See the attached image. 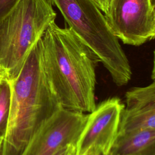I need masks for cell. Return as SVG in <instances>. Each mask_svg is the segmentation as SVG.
I'll return each mask as SVG.
<instances>
[{
  "label": "cell",
  "mask_w": 155,
  "mask_h": 155,
  "mask_svg": "<svg viewBox=\"0 0 155 155\" xmlns=\"http://www.w3.org/2000/svg\"><path fill=\"white\" fill-rule=\"evenodd\" d=\"M20 0H0V21L5 16Z\"/></svg>",
  "instance_id": "obj_11"
},
{
  "label": "cell",
  "mask_w": 155,
  "mask_h": 155,
  "mask_svg": "<svg viewBox=\"0 0 155 155\" xmlns=\"http://www.w3.org/2000/svg\"><path fill=\"white\" fill-rule=\"evenodd\" d=\"M7 78V77H5V76H4V77H2V78H0V84H1V81H2V80L4 79V78Z\"/></svg>",
  "instance_id": "obj_16"
},
{
  "label": "cell",
  "mask_w": 155,
  "mask_h": 155,
  "mask_svg": "<svg viewBox=\"0 0 155 155\" xmlns=\"http://www.w3.org/2000/svg\"><path fill=\"white\" fill-rule=\"evenodd\" d=\"M104 15L111 33L125 44L139 46L154 38V0H113Z\"/></svg>",
  "instance_id": "obj_5"
},
{
  "label": "cell",
  "mask_w": 155,
  "mask_h": 155,
  "mask_svg": "<svg viewBox=\"0 0 155 155\" xmlns=\"http://www.w3.org/2000/svg\"><path fill=\"white\" fill-rule=\"evenodd\" d=\"M113 0H94L98 8L104 13H106Z\"/></svg>",
  "instance_id": "obj_13"
},
{
  "label": "cell",
  "mask_w": 155,
  "mask_h": 155,
  "mask_svg": "<svg viewBox=\"0 0 155 155\" xmlns=\"http://www.w3.org/2000/svg\"><path fill=\"white\" fill-rule=\"evenodd\" d=\"M10 87L7 78L0 84V136L4 137L10 109Z\"/></svg>",
  "instance_id": "obj_10"
},
{
  "label": "cell",
  "mask_w": 155,
  "mask_h": 155,
  "mask_svg": "<svg viewBox=\"0 0 155 155\" xmlns=\"http://www.w3.org/2000/svg\"><path fill=\"white\" fill-rule=\"evenodd\" d=\"M87 116L59 108L36 131L21 155H53L67 145H76Z\"/></svg>",
  "instance_id": "obj_7"
},
{
  "label": "cell",
  "mask_w": 155,
  "mask_h": 155,
  "mask_svg": "<svg viewBox=\"0 0 155 155\" xmlns=\"http://www.w3.org/2000/svg\"><path fill=\"white\" fill-rule=\"evenodd\" d=\"M108 155H155V129L117 134Z\"/></svg>",
  "instance_id": "obj_9"
},
{
  "label": "cell",
  "mask_w": 155,
  "mask_h": 155,
  "mask_svg": "<svg viewBox=\"0 0 155 155\" xmlns=\"http://www.w3.org/2000/svg\"><path fill=\"white\" fill-rule=\"evenodd\" d=\"M4 76L7 77V76H6V75H5V72H4L2 69H1V68H0V78L4 77Z\"/></svg>",
  "instance_id": "obj_15"
},
{
  "label": "cell",
  "mask_w": 155,
  "mask_h": 155,
  "mask_svg": "<svg viewBox=\"0 0 155 155\" xmlns=\"http://www.w3.org/2000/svg\"><path fill=\"white\" fill-rule=\"evenodd\" d=\"M84 155H94V154H84Z\"/></svg>",
  "instance_id": "obj_17"
},
{
  "label": "cell",
  "mask_w": 155,
  "mask_h": 155,
  "mask_svg": "<svg viewBox=\"0 0 155 155\" xmlns=\"http://www.w3.org/2000/svg\"><path fill=\"white\" fill-rule=\"evenodd\" d=\"M117 134L155 129V82L133 87L125 93Z\"/></svg>",
  "instance_id": "obj_8"
},
{
  "label": "cell",
  "mask_w": 155,
  "mask_h": 155,
  "mask_svg": "<svg viewBox=\"0 0 155 155\" xmlns=\"http://www.w3.org/2000/svg\"><path fill=\"white\" fill-rule=\"evenodd\" d=\"M44 71L60 106L89 113L96 107L95 67L99 60L69 27L54 21L41 38Z\"/></svg>",
  "instance_id": "obj_1"
},
{
  "label": "cell",
  "mask_w": 155,
  "mask_h": 155,
  "mask_svg": "<svg viewBox=\"0 0 155 155\" xmlns=\"http://www.w3.org/2000/svg\"><path fill=\"white\" fill-rule=\"evenodd\" d=\"M50 0H20L0 21V68L15 77L33 45L54 21Z\"/></svg>",
  "instance_id": "obj_4"
},
{
  "label": "cell",
  "mask_w": 155,
  "mask_h": 155,
  "mask_svg": "<svg viewBox=\"0 0 155 155\" xmlns=\"http://www.w3.org/2000/svg\"><path fill=\"white\" fill-rule=\"evenodd\" d=\"M53 155H76V145H68L58 150Z\"/></svg>",
  "instance_id": "obj_12"
},
{
  "label": "cell",
  "mask_w": 155,
  "mask_h": 155,
  "mask_svg": "<svg viewBox=\"0 0 155 155\" xmlns=\"http://www.w3.org/2000/svg\"><path fill=\"white\" fill-rule=\"evenodd\" d=\"M3 140H4V137H2V136H0V155H1V149H2V146Z\"/></svg>",
  "instance_id": "obj_14"
},
{
  "label": "cell",
  "mask_w": 155,
  "mask_h": 155,
  "mask_svg": "<svg viewBox=\"0 0 155 155\" xmlns=\"http://www.w3.org/2000/svg\"><path fill=\"white\" fill-rule=\"evenodd\" d=\"M8 81L10 103L1 155H21L39 127L61 107L44 71L41 38L18 74Z\"/></svg>",
  "instance_id": "obj_2"
},
{
  "label": "cell",
  "mask_w": 155,
  "mask_h": 155,
  "mask_svg": "<svg viewBox=\"0 0 155 155\" xmlns=\"http://www.w3.org/2000/svg\"><path fill=\"white\" fill-rule=\"evenodd\" d=\"M124 105L117 97H109L88 114L76 143V155H108L118 132Z\"/></svg>",
  "instance_id": "obj_6"
},
{
  "label": "cell",
  "mask_w": 155,
  "mask_h": 155,
  "mask_svg": "<svg viewBox=\"0 0 155 155\" xmlns=\"http://www.w3.org/2000/svg\"><path fill=\"white\" fill-rule=\"evenodd\" d=\"M50 1L58 8L68 27L94 53L114 83L119 87L126 85L132 74L130 62L94 0Z\"/></svg>",
  "instance_id": "obj_3"
}]
</instances>
